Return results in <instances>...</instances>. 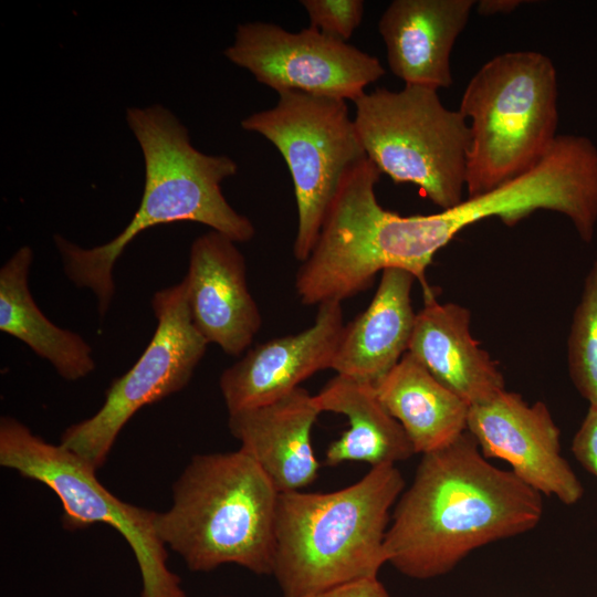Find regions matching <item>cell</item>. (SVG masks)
<instances>
[{
    "label": "cell",
    "instance_id": "6da1fadb",
    "mask_svg": "<svg viewBox=\"0 0 597 597\" xmlns=\"http://www.w3.org/2000/svg\"><path fill=\"white\" fill-rule=\"evenodd\" d=\"M542 515V494L493 465L464 431L422 454L395 504L386 559L407 577L434 578L476 548L531 531Z\"/></svg>",
    "mask_w": 597,
    "mask_h": 597
},
{
    "label": "cell",
    "instance_id": "7a4b0ae2",
    "mask_svg": "<svg viewBox=\"0 0 597 597\" xmlns=\"http://www.w3.org/2000/svg\"><path fill=\"white\" fill-rule=\"evenodd\" d=\"M126 122L139 144L145 167L144 191L132 220L111 241L93 248H82L60 234L54 235L66 276L77 287L94 293L101 317L114 296V265L143 231L159 224L192 221L237 243L255 235L250 219L237 212L221 190V182L238 172L232 158L196 149L187 127L160 104L127 108Z\"/></svg>",
    "mask_w": 597,
    "mask_h": 597
},
{
    "label": "cell",
    "instance_id": "3957f363",
    "mask_svg": "<svg viewBox=\"0 0 597 597\" xmlns=\"http://www.w3.org/2000/svg\"><path fill=\"white\" fill-rule=\"evenodd\" d=\"M405 489L395 464L333 492L280 493L272 576L283 597L376 578L387 563L390 511Z\"/></svg>",
    "mask_w": 597,
    "mask_h": 597
},
{
    "label": "cell",
    "instance_id": "277c9868",
    "mask_svg": "<svg viewBox=\"0 0 597 597\" xmlns=\"http://www.w3.org/2000/svg\"><path fill=\"white\" fill-rule=\"evenodd\" d=\"M279 496L242 450L197 454L172 485L170 509L157 513V534L192 572L234 564L272 575Z\"/></svg>",
    "mask_w": 597,
    "mask_h": 597
},
{
    "label": "cell",
    "instance_id": "5b68a950",
    "mask_svg": "<svg viewBox=\"0 0 597 597\" xmlns=\"http://www.w3.org/2000/svg\"><path fill=\"white\" fill-rule=\"evenodd\" d=\"M557 74L536 51L496 55L468 83L459 111L470 118L468 197L486 193L531 171L557 135Z\"/></svg>",
    "mask_w": 597,
    "mask_h": 597
},
{
    "label": "cell",
    "instance_id": "8992f818",
    "mask_svg": "<svg viewBox=\"0 0 597 597\" xmlns=\"http://www.w3.org/2000/svg\"><path fill=\"white\" fill-rule=\"evenodd\" d=\"M354 103L357 134L380 174L418 186L441 210L463 200L470 126L459 109L441 103L437 90L379 87Z\"/></svg>",
    "mask_w": 597,
    "mask_h": 597
},
{
    "label": "cell",
    "instance_id": "52a82bcc",
    "mask_svg": "<svg viewBox=\"0 0 597 597\" xmlns=\"http://www.w3.org/2000/svg\"><path fill=\"white\" fill-rule=\"evenodd\" d=\"M0 464L51 489L61 501L66 530L105 523L121 533L139 567L140 597H186L180 578L167 565V547L156 530L158 512L119 500L82 458L9 416L0 419Z\"/></svg>",
    "mask_w": 597,
    "mask_h": 597
},
{
    "label": "cell",
    "instance_id": "ba28073f",
    "mask_svg": "<svg viewBox=\"0 0 597 597\" xmlns=\"http://www.w3.org/2000/svg\"><path fill=\"white\" fill-rule=\"evenodd\" d=\"M276 104L241 121L284 158L297 208L293 254L301 263L313 250L325 214L345 175L368 157L345 100L300 91L277 93Z\"/></svg>",
    "mask_w": 597,
    "mask_h": 597
},
{
    "label": "cell",
    "instance_id": "9c48e42d",
    "mask_svg": "<svg viewBox=\"0 0 597 597\" xmlns=\"http://www.w3.org/2000/svg\"><path fill=\"white\" fill-rule=\"evenodd\" d=\"M156 331L137 362L114 379L100 410L67 427L60 443L93 469L103 467L129 419L144 406L180 391L190 381L208 343L195 327L184 277L151 300Z\"/></svg>",
    "mask_w": 597,
    "mask_h": 597
},
{
    "label": "cell",
    "instance_id": "30bf717a",
    "mask_svg": "<svg viewBox=\"0 0 597 597\" xmlns=\"http://www.w3.org/2000/svg\"><path fill=\"white\" fill-rule=\"evenodd\" d=\"M223 53L276 93L355 102L385 74L376 56L311 27L291 32L272 22L241 23Z\"/></svg>",
    "mask_w": 597,
    "mask_h": 597
},
{
    "label": "cell",
    "instance_id": "8fae6325",
    "mask_svg": "<svg viewBox=\"0 0 597 597\" xmlns=\"http://www.w3.org/2000/svg\"><path fill=\"white\" fill-rule=\"evenodd\" d=\"M467 431L486 459L507 462L521 481L562 503H577L580 481L561 454V431L547 406L527 404L516 392L503 390L488 401L470 406Z\"/></svg>",
    "mask_w": 597,
    "mask_h": 597
},
{
    "label": "cell",
    "instance_id": "7c38bea8",
    "mask_svg": "<svg viewBox=\"0 0 597 597\" xmlns=\"http://www.w3.org/2000/svg\"><path fill=\"white\" fill-rule=\"evenodd\" d=\"M344 326L342 303L327 302L307 328L249 348L219 379L228 412L273 402L331 369Z\"/></svg>",
    "mask_w": 597,
    "mask_h": 597
},
{
    "label": "cell",
    "instance_id": "4fadbf2b",
    "mask_svg": "<svg viewBox=\"0 0 597 597\" xmlns=\"http://www.w3.org/2000/svg\"><path fill=\"white\" fill-rule=\"evenodd\" d=\"M237 242L211 230L190 247L187 298L195 327L208 344L240 356L261 328L262 316L247 281L245 259Z\"/></svg>",
    "mask_w": 597,
    "mask_h": 597
},
{
    "label": "cell",
    "instance_id": "5bb4252c",
    "mask_svg": "<svg viewBox=\"0 0 597 597\" xmlns=\"http://www.w3.org/2000/svg\"><path fill=\"white\" fill-rule=\"evenodd\" d=\"M473 7L474 0L392 1L378 22L392 74L409 85L451 86V52Z\"/></svg>",
    "mask_w": 597,
    "mask_h": 597
},
{
    "label": "cell",
    "instance_id": "9a60e30c",
    "mask_svg": "<svg viewBox=\"0 0 597 597\" xmlns=\"http://www.w3.org/2000/svg\"><path fill=\"white\" fill-rule=\"evenodd\" d=\"M320 413L314 395L298 387L273 402L229 413L228 427L280 493L301 491L320 470L311 442Z\"/></svg>",
    "mask_w": 597,
    "mask_h": 597
},
{
    "label": "cell",
    "instance_id": "2e32d148",
    "mask_svg": "<svg viewBox=\"0 0 597 597\" xmlns=\"http://www.w3.org/2000/svg\"><path fill=\"white\" fill-rule=\"evenodd\" d=\"M470 311L455 303L423 297L408 352L446 388L469 406L505 390L496 363L470 332Z\"/></svg>",
    "mask_w": 597,
    "mask_h": 597
},
{
    "label": "cell",
    "instance_id": "e0dca14e",
    "mask_svg": "<svg viewBox=\"0 0 597 597\" xmlns=\"http://www.w3.org/2000/svg\"><path fill=\"white\" fill-rule=\"evenodd\" d=\"M415 280L401 269L381 272L367 308L344 326L331 367L336 375L376 385L399 363L415 327Z\"/></svg>",
    "mask_w": 597,
    "mask_h": 597
},
{
    "label": "cell",
    "instance_id": "ac0fdd59",
    "mask_svg": "<svg viewBox=\"0 0 597 597\" xmlns=\"http://www.w3.org/2000/svg\"><path fill=\"white\" fill-rule=\"evenodd\" d=\"M314 401L321 412L344 415L349 423L327 447V467L347 461L396 464L415 454L406 431L384 406L374 384L336 375L314 395Z\"/></svg>",
    "mask_w": 597,
    "mask_h": 597
},
{
    "label": "cell",
    "instance_id": "d6986e66",
    "mask_svg": "<svg viewBox=\"0 0 597 597\" xmlns=\"http://www.w3.org/2000/svg\"><path fill=\"white\" fill-rule=\"evenodd\" d=\"M415 453L443 448L467 431L470 406L439 383L409 352L376 385Z\"/></svg>",
    "mask_w": 597,
    "mask_h": 597
},
{
    "label": "cell",
    "instance_id": "ffe728a7",
    "mask_svg": "<svg viewBox=\"0 0 597 597\" xmlns=\"http://www.w3.org/2000/svg\"><path fill=\"white\" fill-rule=\"evenodd\" d=\"M32 260V249L23 245L0 269V331L27 344L62 378H84L95 369L92 348L41 312L28 285Z\"/></svg>",
    "mask_w": 597,
    "mask_h": 597
},
{
    "label": "cell",
    "instance_id": "44dd1931",
    "mask_svg": "<svg viewBox=\"0 0 597 597\" xmlns=\"http://www.w3.org/2000/svg\"><path fill=\"white\" fill-rule=\"evenodd\" d=\"M568 370L579 394L597 407V260L573 315L567 342Z\"/></svg>",
    "mask_w": 597,
    "mask_h": 597
},
{
    "label": "cell",
    "instance_id": "7402d4cb",
    "mask_svg": "<svg viewBox=\"0 0 597 597\" xmlns=\"http://www.w3.org/2000/svg\"><path fill=\"white\" fill-rule=\"evenodd\" d=\"M310 27L346 42L360 25L364 17L363 0H302Z\"/></svg>",
    "mask_w": 597,
    "mask_h": 597
},
{
    "label": "cell",
    "instance_id": "603a6c76",
    "mask_svg": "<svg viewBox=\"0 0 597 597\" xmlns=\"http://www.w3.org/2000/svg\"><path fill=\"white\" fill-rule=\"evenodd\" d=\"M572 452L576 460L597 478V407L589 406L573 438Z\"/></svg>",
    "mask_w": 597,
    "mask_h": 597
},
{
    "label": "cell",
    "instance_id": "cb8c5ba5",
    "mask_svg": "<svg viewBox=\"0 0 597 597\" xmlns=\"http://www.w3.org/2000/svg\"><path fill=\"white\" fill-rule=\"evenodd\" d=\"M297 597H390V595L384 584L376 577L352 582Z\"/></svg>",
    "mask_w": 597,
    "mask_h": 597
},
{
    "label": "cell",
    "instance_id": "d4e9b609",
    "mask_svg": "<svg viewBox=\"0 0 597 597\" xmlns=\"http://www.w3.org/2000/svg\"><path fill=\"white\" fill-rule=\"evenodd\" d=\"M523 3L521 0H480L475 2L481 15L509 14Z\"/></svg>",
    "mask_w": 597,
    "mask_h": 597
},
{
    "label": "cell",
    "instance_id": "484cf974",
    "mask_svg": "<svg viewBox=\"0 0 597 597\" xmlns=\"http://www.w3.org/2000/svg\"><path fill=\"white\" fill-rule=\"evenodd\" d=\"M223 597H227V596H223Z\"/></svg>",
    "mask_w": 597,
    "mask_h": 597
}]
</instances>
